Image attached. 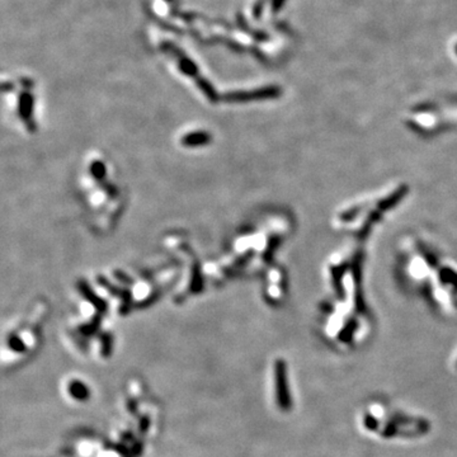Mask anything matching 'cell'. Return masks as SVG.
Segmentation results:
<instances>
[{
  "mask_svg": "<svg viewBox=\"0 0 457 457\" xmlns=\"http://www.w3.org/2000/svg\"><path fill=\"white\" fill-rule=\"evenodd\" d=\"M275 381H276V400L282 410L287 412L291 409L292 400L287 379V367L284 361H277L275 366Z\"/></svg>",
  "mask_w": 457,
  "mask_h": 457,
  "instance_id": "1",
  "label": "cell"
},
{
  "mask_svg": "<svg viewBox=\"0 0 457 457\" xmlns=\"http://www.w3.org/2000/svg\"><path fill=\"white\" fill-rule=\"evenodd\" d=\"M281 94V89L277 86H265V88L257 89L253 92H244V93H235L230 97L231 101L243 102V101H251V99H265V98H276Z\"/></svg>",
  "mask_w": 457,
  "mask_h": 457,
  "instance_id": "2",
  "label": "cell"
},
{
  "mask_svg": "<svg viewBox=\"0 0 457 457\" xmlns=\"http://www.w3.org/2000/svg\"><path fill=\"white\" fill-rule=\"evenodd\" d=\"M67 393L72 399L78 401H86L90 398V390L80 380H72L67 385Z\"/></svg>",
  "mask_w": 457,
  "mask_h": 457,
  "instance_id": "3",
  "label": "cell"
},
{
  "mask_svg": "<svg viewBox=\"0 0 457 457\" xmlns=\"http://www.w3.org/2000/svg\"><path fill=\"white\" fill-rule=\"evenodd\" d=\"M210 141V135L206 132H192L182 137V144L186 146H202Z\"/></svg>",
  "mask_w": 457,
  "mask_h": 457,
  "instance_id": "4",
  "label": "cell"
},
{
  "mask_svg": "<svg viewBox=\"0 0 457 457\" xmlns=\"http://www.w3.org/2000/svg\"><path fill=\"white\" fill-rule=\"evenodd\" d=\"M101 353L103 357H110L113 350V338L110 333H103L101 335Z\"/></svg>",
  "mask_w": 457,
  "mask_h": 457,
  "instance_id": "5",
  "label": "cell"
},
{
  "mask_svg": "<svg viewBox=\"0 0 457 457\" xmlns=\"http://www.w3.org/2000/svg\"><path fill=\"white\" fill-rule=\"evenodd\" d=\"M8 347L9 349H12L16 353L26 352L27 347L24 344V342L22 340L21 337H18L17 334H12L8 337Z\"/></svg>",
  "mask_w": 457,
  "mask_h": 457,
  "instance_id": "6",
  "label": "cell"
},
{
  "mask_svg": "<svg viewBox=\"0 0 457 457\" xmlns=\"http://www.w3.org/2000/svg\"><path fill=\"white\" fill-rule=\"evenodd\" d=\"M286 2L287 0H270V7H272L273 13H278V12L281 11V8L285 6Z\"/></svg>",
  "mask_w": 457,
  "mask_h": 457,
  "instance_id": "7",
  "label": "cell"
},
{
  "mask_svg": "<svg viewBox=\"0 0 457 457\" xmlns=\"http://www.w3.org/2000/svg\"><path fill=\"white\" fill-rule=\"evenodd\" d=\"M454 50H456V54H457V45H456V47H454Z\"/></svg>",
  "mask_w": 457,
  "mask_h": 457,
  "instance_id": "8",
  "label": "cell"
}]
</instances>
